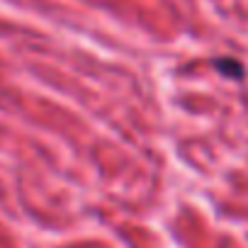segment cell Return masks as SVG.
<instances>
[{"label":"cell","instance_id":"6da1fadb","mask_svg":"<svg viewBox=\"0 0 248 248\" xmlns=\"http://www.w3.org/2000/svg\"><path fill=\"white\" fill-rule=\"evenodd\" d=\"M214 63H217V68H219L224 76H231V78H241V76H243V66H241L236 59H226V56H221V59H217Z\"/></svg>","mask_w":248,"mask_h":248}]
</instances>
